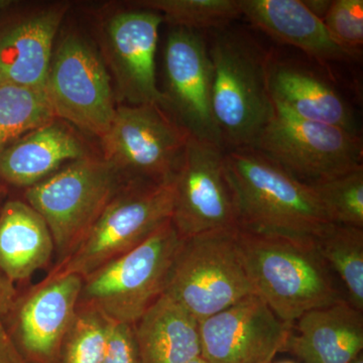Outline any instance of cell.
I'll use <instances>...</instances> for the list:
<instances>
[{"label": "cell", "instance_id": "obj_1", "mask_svg": "<svg viewBox=\"0 0 363 363\" xmlns=\"http://www.w3.org/2000/svg\"><path fill=\"white\" fill-rule=\"evenodd\" d=\"M223 171L241 231L315 242L332 224L312 188L259 150H224Z\"/></svg>", "mask_w": 363, "mask_h": 363}, {"label": "cell", "instance_id": "obj_2", "mask_svg": "<svg viewBox=\"0 0 363 363\" xmlns=\"http://www.w3.org/2000/svg\"><path fill=\"white\" fill-rule=\"evenodd\" d=\"M238 240L255 295L289 326L305 313L346 300L315 242L240 229Z\"/></svg>", "mask_w": 363, "mask_h": 363}, {"label": "cell", "instance_id": "obj_3", "mask_svg": "<svg viewBox=\"0 0 363 363\" xmlns=\"http://www.w3.org/2000/svg\"><path fill=\"white\" fill-rule=\"evenodd\" d=\"M208 52L212 114L224 149L252 147L274 114L269 55L247 35L226 28L217 30Z\"/></svg>", "mask_w": 363, "mask_h": 363}, {"label": "cell", "instance_id": "obj_4", "mask_svg": "<svg viewBox=\"0 0 363 363\" xmlns=\"http://www.w3.org/2000/svg\"><path fill=\"white\" fill-rule=\"evenodd\" d=\"M183 238L172 220L147 240L83 278L78 304L133 325L161 297Z\"/></svg>", "mask_w": 363, "mask_h": 363}, {"label": "cell", "instance_id": "obj_5", "mask_svg": "<svg viewBox=\"0 0 363 363\" xmlns=\"http://www.w3.org/2000/svg\"><path fill=\"white\" fill-rule=\"evenodd\" d=\"M126 183L108 162L88 156L26 188V202L49 227L57 264L77 247Z\"/></svg>", "mask_w": 363, "mask_h": 363}, {"label": "cell", "instance_id": "obj_6", "mask_svg": "<svg viewBox=\"0 0 363 363\" xmlns=\"http://www.w3.org/2000/svg\"><path fill=\"white\" fill-rule=\"evenodd\" d=\"M201 322L255 294L238 240V228L184 240L164 289Z\"/></svg>", "mask_w": 363, "mask_h": 363}, {"label": "cell", "instance_id": "obj_7", "mask_svg": "<svg viewBox=\"0 0 363 363\" xmlns=\"http://www.w3.org/2000/svg\"><path fill=\"white\" fill-rule=\"evenodd\" d=\"M173 180L126 183L69 257L48 276L81 278L142 245L173 213Z\"/></svg>", "mask_w": 363, "mask_h": 363}, {"label": "cell", "instance_id": "obj_8", "mask_svg": "<svg viewBox=\"0 0 363 363\" xmlns=\"http://www.w3.org/2000/svg\"><path fill=\"white\" fill-rule=\"evenodd\" d=\"M250 147L308 185L362 168V142L357 133L306 121L276 106Z\"/></svg>", "mask_w": 363, "mask_h": 363}, {"label": "cell", "instance_id": "obj_9", "mask_svg": "<svg viewBox=\"0 0 363 363\" xmlns=\"http://www.w3.org/2000/svg\"><path fill=\"white\" fill-rule=\"evenodd\" d=\"M189 136L159 105H124L101 138L104 160L128 183H166L173 180Z\"/></svg>", "mask_w": 363, "mask_h": 363}, {"label": "cell", "instance_id": "obj_10", "mask_svg": "<svg viewBox=\"0 0 363 363\" xmlns=\"http://www.w3.org/2000/svg\"><path fill=\"white\" fill-rule=\"evenodd\" d=\"M48 97L56 118L101 140L111 128L116 107L111 77L96 50L68 35L52 57Z\"/></svg>", "mask_w": 363, "mask_h": 363}, {"label": "cell", "instance_id": "obj_11", "mask_svg": "<svg viewBox=\"0 0 363 363\" xmlns=\"http://www.w3.org/2000/svg\"><path fill=\"white\" fill-rule=\"evenodd\" d=\"M224 147L189 136L173 178L171 220L183 240L238 228L223 171Z\"/></svg>", "mask_w": 363, "mask_h": 363}, {"label": "cell", "instance_id": "obj_12", "mask_svg": "<svg viewBox=\"0 0 363 363\" xmlns=\"http://www.w3.org/2000/svg\"><path fill=\"white\" fill-rule=\"evenodd\" d=\"M292 330L252 294L200 322L201 358L206 363H271Z\"/></svg>", "mask_w": 363, "mask_h": 363}, {"label": "cell", "instance_id": "obj_13", "mask_svg": "<svg viewBox=\"0 0 363 363\" xmlns=\"http://www.w3.org/2000/svg\"><path fill=\"white\" fill-rule=\"evenodd\" d=\"M164 64L166 108L190 135L224 147L212 114V66L201 35L183 28L171 30Z\"/></svg>", "mask_w": 363, "mask_h": 363}, {"label": "cell", "instance_id": "obj_14", "mask_svg": "<svg viewBox=\"0 0 363 363\" xmlns=\"http://www.w3.org/2000/svg\"><path fill=\"white\" fill-rule=\"evenodd\" d=\"M83 279L49 277L16 300L13 330L16 347L30 363H59L62 344L75 316Z\"/></svg>", "mask_w": 363, "mask_h": 363}, {"label": "cell", "instance_id": "obj_15", "mask_svg": "<svg viewBox=\"0 0 363 363\" xmlns=\"http://www.w3.org/2000/svg\"><path fill=\"white\" fill-rule=\"evenodd\" d=\"M162 21L161 14L145 9L117 13L107 23V45L119 93L131 105L166 108V98L157 87L156 75Z\"/></svg>", "mask_w": 363, "mask_h": 363}, {"label": "cell", "instance_id": "obj_16", "mask_svg": "<svg viewBox=\"0 0 363 363\" xmlns=\"http://www.w3.org/2000/svg\"><path fill=\"white\" fill-rule=\"evenodd\" d=\"M267 84L272 105L315 123L357 133L350 105L328 79L302 63L269 55Z\"/></svg>", "mask_w": 363, "mask_h": 363}, {"label": "cell", "instance_id": "obj_17", "mask_svg": "<svg viewBox=\"0 0 363 363\" xmlns=\"http://www.w3.org/2000/svg\"><path fill=\"white\" fill-rule=\"evenodd\" d=\"M283 352L304 363H351L363 350V312L347 300L305 313Z\"/></svg>", "mask_w": 363, "mask_h": 363}, {"label": "cell", "instance_id": "obj_18", "mask_svg": "<svg viewBox=\"0 0 363 363\" xmlns=\"http://www.w3.org/2000/svg\"><path fill=\"white\" fill-rule=\"evenodd\" d=\"M66 11L67 6L51 7L0 30V82L45 90L52 45Z\"/></svg>", "mask_w": 363, "mask_h": 363}, {"label": "cell", "instance_id": "obj_19", "mask_svg": "<svg viewBox=\"0 0 363 363\" xmlns=\"http://www.w3.org/2000/svg\"><path fill=\"white\" fill-rule=\"evenodd\" d=\"M240 4L241 16L253 26L321 63L351 62L357 56L339 45L301 0H240Z\"/></svg>", "mask_w": 363, "mask_h": 363}, {"label": "cell", "instance_id": "obj_20", "mask_svg": "<svg viewBox=\"0 0 363 363\" xmlns=\"http://www.w3.org/2000/svg\"><path fill=\"white\" fill-rule=\"evenodd\" d=\"M88 157L70 128L55 119L0 150V178L30 188L58 172L65 162Z\"/></svg>", "mask_w": 363, "mask_h": 363}, {"label": "cell", "instance_id": "obj_21", "mask_svg": "<svg viewBox=\"0 0 363 363\" xmlns=\"http://www.w3.org/2000/svg\"><path fill=\"white\" fill-rule=\"evenodd\" d=\"M140 363H189L201 357L200 322L162 294L133 324Z\"/></svg>", "mask_w": 363, "mask_h": 363}, {"label": "cell", "instance_id": "obj_22", "mask_svg": "<svg viewBox=\"0 0 363 363\" xmlns=\"http://www.w3.org/2000/svg\"><path fill=\"white\" fill-rule=\"evenodd\" d=\"M55 252L49 227L26 201L11 200L0 211V271L25 281L49 264Z\"/></svg>", "mask_w": 363, "mask_h": 363}, {"label": "cell", "instance_id": "obj_23", "mask_svg": "<svg viewBox=\"0 0 363 363\" xmlns=\"http://www.w3.org/2000/svg\"><path fill=\"white\" fill-rule=\"evenodd\" d=\"M315 245L344 284L346 300L363 312V229L332 223L318 236Z\"/></svg>", "mask_w": 363, "mask_h": 363}, {"label": "cell", "instance_id": "obj_24", "mask_svg": "<svg viewBox=\"0 0 363 363\" xmlns=\"http://www.w3.org/2000/svg\"><path fill=\"white\" fill-rule=\"evenodd\" d=\"M55 119L47 91L0 82V150Z\"/></svg>", "mask_w": 363, "mask_h": 363}, {"label": "cell", "instance_id": "obj_25", "mask_svg": "<svg viewBox=\"0 0 363 363\" xmlns=\"http://www.w3.org/2000/svg\"><path fill=\"white\" fill-rule=\"evenodd\" d=\"M138 6L161 14L175 28H225L241 16L240 0H145Z\"/></svg>", "mask_w": 363, "mask_h": 363}, {"label": "cell", "instance_id": "obj_26", "mask_svg": "<svg viewBox=\"0 0 363 363\" xmlns=\"http://www.w3.org/2000/svg\"><path fill=\"white\" fill-rule=\"evenodd\" d=\"M111 322L95 308L78 304L62 344L59 363H102Z\"/></svg>", "mask_w": 363, "mask_h": 363}, {"label": "cell", "instance_id": "obj_27", "mask_svg": "<svg viewBox=\"0 0 363 363\" xmlns=\"http://www.w3.org/2000/svg\"><path fill=\"white\" fill-rule=\"evenodd\" d=\"M309 186L331 223L363 229V167Z\"/></svg>", "mask_w": 363, "mask_h": 363}, {"label": "cell", "instance_id": "obj_28", "mask_svg": "<svg viewBox=\"0 0 363 363\" xmlns=\"http://www.w3.org/2000/svg\"><path fill=\"white\" fill-rule=\"evenodd\" d=\"M323 23L332 38L357 54L363 44L362 0L331 1Z\"/></svg>", "mask_w": 363, "mask_h": 363}, {"label": "cell", "instance_id": "obj_29", "mask_svg": "<svg viewBox=\"0 0 363 363\" xmlns=\"http://www.w3.org/2000/svg\"><path fill=\"white\" fill-rule=\"evenodd\" d=\"M102 363H140L133 325L111 322Z\"/></svg>", "mask_w": 363, "mask_h": 363}, {"label": "cell", "instance_id": "obj_30", "mask_svg": "<svg viewBox=\"0 0 363 363\" xmlns=\"http://www.w3.org/2000/svg\"><path fill=\"white\" fill-rule=\"evenodd\" d=\"M0 363H30L16 347L2 322H0Z\"/></svg>", "mask_w": 363, "mask_h": 363}, {"label": "cell", "instance_id": "obj_31", "mask_svg": "<svg viewBox=\"0 0 363 363\" xmlns=\"http://www.w3.org/2000/svg\"><path fill=\"white\" fill-rule=\"evenodd\" d=\"M18 300V293L13 281L0 274V322L13 311Z\"/></svg>", "mask_w": 363, "mask_h": 363}, {"label": "cell", "instance_id": "obj_32", "mask_svg": "<svg viewBox=\"0 0 363 363\" xmlns=\"http://www.w3.org/2000/svg\"><path fill=\"white\" fill-rule=\"evenodd\" d=\"M303 2L313 14L322 21L324 20L331 4V1H326V0H308V1Z\"/></svg>", "mask_w": 363, "mask_h": 363}, {"label": "cell", "instance_id": "obj_33", "mask_svg": "<svg viewBox=\"0 0 363 363\" xmlns=\"http://www.w3.org/2000/svg\"><path fill=\"white\" fill-rule=\"evenodd\" d=\"M11 4V1H7V0H0V11L4 9V7L9 6Z\"/></svg>", "mask_w": 363, "mask_h": 363}, {"label": "cell", "instance_id": "obj_34", "mask_svg": "<svg viewBox=\"0 0 363 363\" xmlns=\"http://www.w3.org/2000/svg\"><path fill=\"white\" fill-rule=\"evenodd\" d=\"M189 363H206L204 362V360L202 359L201 357L197 358V359L193 360V362H189Z\"/></svg>", "mask_w": 363, "mask_h": 363}, {"label": "cell", "instance_id": "obj_35", "mask_svg": "<svg viewBox=\"0 0 363 363\" xmlns=\"http://www.w3.org/2000/svg\"><path fill=\"white\" fill-rule=\"evenodd\" d=\"M351 363H363L362 355L358 357L357 359L354 360V362H352Z\"/></svg>", "mask_w": 363, "mask_h": 363}, {"label": "cell", "instance_id": "obj_36", "mask_svg": "<svg viewBox=\"0 0 363 363\" xmlns=\"http://www.w3.org/2000/svg\"><path fill=\"white\" fill-rule=\"evenodd\" d=\"M279 363H296V362H279Z\"/></svg>", "mask_w": 363, "mask_h": 363}]
</instances>
